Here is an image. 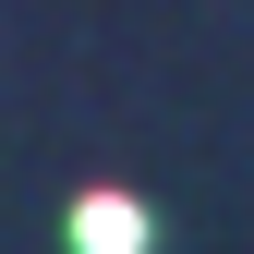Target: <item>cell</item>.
<instances>
[{"instance_id":"6da1fadb","label":"cell","mask_w":254,"mask_h":254,"mask_svg":"<svg viewBox=\"0 0 254 254\" xmlns=\"http://www.w3.org/2000/svg\"><path fill=\"white\" fill-rule=\"evenodd\" d=\"M73 254H157V218L133 194H73Z\"/></svg>"}]
</instances>
